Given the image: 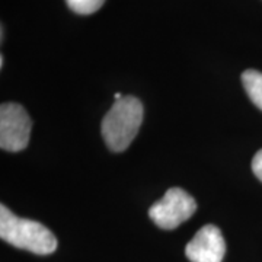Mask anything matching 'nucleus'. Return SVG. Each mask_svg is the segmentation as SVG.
Masks as SVG:
<instances>
[{
    "label": "nucleus",
    "mask_w": 262,
    "mask_h": 262,
    "mask_svg": "<svg viewBox=\"0 0 262 262\" xmlns=\"http://www.w3.org/2000/svg\"><path fill=\"white\" fill-rule=\"evenodd\" d=\"M0 237L15 248L37 255H50L57 249L51 230L38 222L15 215L5 204L0 206Z\"/></svg>",
    "instance_id": "nucleus-1"
},
{
    "label": "nucleus",
    "mask_w": 262,
    "mask_h": 262,
    "mask_svg": "<svg viewBox=\"0 0 262 262\" xmlns=\"http://www.w3.org/2000/svg\"><path fill=\"white\" fill-rule=\"evenodd\" d=\"M143 114V105L136 96H122L115 101L101 125L106 146L117 153L127 149L140 130Z\"/></svg>",
    "instance_id": "nucleus-2"
},
{
    "label": "nucleus",
    "mask_w": 262,
    "mask_h": 262,
    "mask_svg": "<svg viewBox=\"0 0 262 262\" xmlns=\"http://www.w3.org/2000/svg\"><path fill=\"white\" fill-rule=\"evenodd\" d=\"M195 200L182 188H169L166 194L149 208V217L160 229L172 230L195 213Z\"/></svg>",
    "instance_id": "nucleus-3"
},
{
    "label": "nucleus",
    "mask_w": 262,
    "mask_h": 262,
    "mask_svg": "<svg viewBox=\"0 0 262 262\" xmlns=\"http://www.w3.org/2000/svg\"><path fill=\"white\" fill-rule=\"evenodd\" d=\"M31 118L19 103L8 102L0 106V147L6 151H20L29 143Z\"/></svg>",
    "instance_id": "nucleus-4"
},
{
    "label": "nucleus",
    "mask_w": 262,
    "mask_h": 262,
    "mask_svg": "<svg viewBox=\"0 0 262 262\" xmlns=\"http://www.w3.org/2000/svg\"><path fill=\"white\" fill-rule=\"evenodd\" d=\"M225 253V237L214 225L201 227L185 248V255L191 262H222Z\"/></svg>",
    "instance_id": "nucleus-5"
},
{
    "label": "nucleus",
    "mask_w": 262,
    "mask_h": 262,
    "mask_svg": "<svg viewBox=\"0 0 262 262\" xmlns=\"http://www.w3.org/2000/svg\"><path fill=\"white\" fill-rule=\"evenodd\" d=\"M242 83L245 91L259 110L262 111V73L258 70H245L242 73Z\"/></svg>",
    "instance_id": "nucleus-6"
},
{
    "label": "nucleus",
    "mask_w": 262,
    "mask_h": 262,
    "mask_svg": "<svg viewBox=\"0 0 262 262\" xmlns=\"http://www.w3.org/2000/svg\"><path fill=\"white\" fill-rule=\"evenodd\" d=\"M105 0H66L67 6L79 15H92L102 8Z\"/></svg>",
    "instance_id": "nucleus-7"
},
{
    "label": "nucleus",
    "mask_w": 262,
    "mask_h": 262,
    "mask_svg": "<svg viewBox=\"0 0 262 262\" xmlns=\"http://www.w3.org/2000/svg\"><path fill=\"white\" fill-rule=\"evenodd\" d=\"M252 170L256 175V178L262 182V149L253 156L252 159Z\"/></svg>",
    "instance_id": "nucleus-8"
}]
</instances>
